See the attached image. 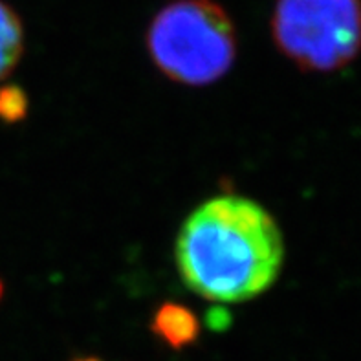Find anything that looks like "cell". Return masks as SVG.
Masks as SVG:
<instances>
[{"label":"cell","instance_id":"obj_4","mask_svg":"<svg viewBox=\"0 0 361 361\" xmlns=\"http://www.w3.org/2000/svg\"><path fill=\"white\" fill-rule=\"evenodd\" d=\"M151 329L173 348H183L195 343L200 334L197 316L189 308L176 302H164L156 310Z\"/></svg>","mask_w":361,"mask_h":361},{"label":"cell","instance_id":"obj_2","mask_svg":"<svg viewBox=\"0 0 361 361\" xmlns=\"http://www.w3.org/2000/svg\"><path fill=\"white\" fill-rule=\"evenodd\" d=\"M147 50L156 68L169 79L206 87L233 66L235 24L215 0H174L152 18Z\"/></svg>","mask_w":361,"mask_h":361},{"label":"cell","instance_id":"obj_5","mask_svg":"<svg viewBox=\"0 0 361 361\" xmlns=\"http://www.w3.org/2000/svg\"><path fill=\"white\" fill-rule=\"evenodd\" d=\"M24 54V26L18 13L0 0V79L15 68Z\"/></svg>","mask_w":361,"mask_h":361},{"label":"cell","instance_id":"obj_7","mask_svg":"<svg viewBox=\"0 0 361 361\" xmlns=\"http://www.w3.org/2000/svg\"><path fill=\"white\" fill-rule=\"evenodd\" d=\"M78 361H97V360H94V357H85V360H78Z\"/></svg>","mask_w":361,"mask_h":361},{"label":"cell","instance_id":"obj_6","mask_svg":"<svg viewBox=\"0 0 361 361\" xmlns=\"http://www.w3.org/2000/svg\"><path fill=\"white\" fill-rule=\"evenodd\" d=\"M27 99L20 88H0V118L6 121H17L26 114Z\"/></svg>","mask_w":361,"mask_h":361},{"label":"cell","instance_id":"obj_3","mask_svg":"<svg viewBox=\"0 0 361 361\" xmlns=\"http://www.w3.org/2000/svg\"><path fill=\"white\" fill-rule=\"evenodd\" d=\"M271 35L301 70H341L361 54V0H277Z\"/></svg>","mask_w":361,"mask_h":361},{"label":"cell","instance_id":"obj_1","mask_svg":"<svg viewBox=\"0 0 361 361\" xmlns=\"http://www.w3.org/2000/svg\"><path fill=\"white\" fill-rule=\"evenodd\" d=\"M176 266L189 290L213 302H244L277 281L284 240L270 211L246 197L222 195L185 219Z\"/></svg>","mask_w":361,"mask_h":361}]
</instances>
